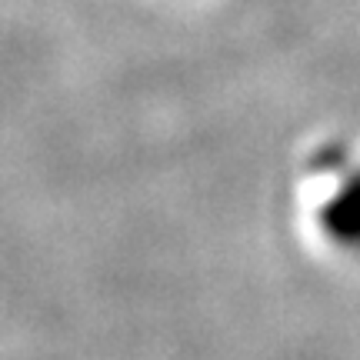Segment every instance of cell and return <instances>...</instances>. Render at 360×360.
<instances>
[{"label":"cell","instance_id":"1","mask_svg":"<svg viewBox=\"0 0 360 360\" xmlns=\"http://www.w3.org/2000/svg\"><path fill=\"white\" fill-rule=\"evenodd\" d=\"M323 233L344 247H360V170L347 174L321 210Z\"/></svg>","mask_w":360,"mask_h":360}]
</instances>
